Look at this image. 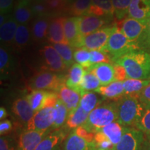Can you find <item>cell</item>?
I'll use <instances>...</instances> for the list:
<instances>
[{"label":"cell","instance_id":"obj_1","mask_svg":"<svg viewBox=\"0 0 150 150\" xmlns=\"http://www.w3.org/2000/svg\"><path fill=\"white\" fill-rule=\"evenodd\" d=\"M115 64L124 67L129 79L150 80V54L144 50H135L119 58Z\"/></svg>","mask_w":150,"mask_h":150},{"label":"cell","instance_id":"obj_2","mask_svg":"<svg viewBox=\"0 0 150 150\" xmlns=\"http://www.w3.org/2000/svg\"><path fill=\"white\" fill-rule=\"evenodd\" d=\"M116 104L117 121L125 127H135L145 110L139 97L124 95L117 99Z\"/></svg>","mask_w":150,"mask_h":150},{"label":"cell","instance_id":"obj_3","mask_svg":"<svg viewBox=\"0 0 150 150\" xmlns=\"http://www.w3.org/2000/svg\"><path fill=\"white\" fill-rule=\"evenodd\" d=\"M115 121H117L116 102L98 105L90 112L87 121L82 126L95 134L99 129Z\"/></svg>","mask_w":150,"mask_h":150},{"label":"cell","instance_id":"obj_4","mask_svg":"<svg viewBox=\"0 0 150 150\" xmlns=\"http://www.w3.org/2000/svg\"><path fill=\"white\" fill-rule=\"evenodd\" d=\"M67 78L63 75H58L55 72L46 70H40L36 72L29 82V86L32 91H53L57 93L61 86L65 85Z\"/></svg>","mask_w":150,"mask_h":150},{"label":"cell","instance_id":"obj_5","mask_svg":"<svg viewBox=\"0 0 150 150\" xmlns=\"http://www.w3.org/2000/svg\"><path fill=\"white\" fill-rule=\"evenodd\" d=\"M136 44L131 42L121 32L116 26L113 32L110 35L107 45L103 51L110 56L111 61L114 63L122 56L135 50H138Z\"/></svg>","mask_w":150,"mask_h":150},{"label":"cell","instance_id":"obj_6","mask_svg":"<svg viewBox=\"0 0 150 150\" xmlns=\"http://www.w3.org/2000/svg\"><path fill=\"white\" fill-rule=\"evenodd\" d=\"M116 26L102 28L98 31L83 38L81 47L87 50L103 51L107 45L110 35L113 32Z\"/></svg>","mask_w":150,"mask_h":150},{"label":"cell","instance_id":"obj_7","mask_svg":"<svg viewBox=\"0 0 150 150\" xmlns=\"http://www.w3.org/2000/svg\"><path fill=\"white\" fill-rule=\"evenodd\" d=\"M54 106H48L35 112L25 129L38 131H52V127L54 121Z\"/></svg>","mask_w":150,"mask_h":150},{"label":"cell","instance_id":"obj_8","mask_svg":"<svg viewBox=\"0 0 150 150\" xmlns=\"http://www.w3.org/2000/svg\"><path fill=\"white\" fill-rule=\"evenodd\" d=\"M26 98L35 112L48 106H55L59 97L55 92L36 90L31 92Z\"/></svg>","mask_w":150,"mask_h":150},{"label":"cell","instance_id":"obj_9","mask_svg":"<svg viewBox=\"0 0 150 150\" xmlns=\"http://www.w3.org/2000/svg\"><path fill=\"white\" fill-rule=\"evenodd\" d=\"M145 138V134L139 129L127 127L115 150H141Z\"/></svg>","mask_w":150,"mask_h":150},{"label":"cell","instance_id":"obj_10","mask_svg":"<svg viewBox=\"0 0 150 150\" xmlns=\"http://www.w3.org/2000/svg\"><path fill=\"white\" fill-rule=\"evenodd\" d=\"M117 27L129 40L138 46V43L145 33L147 25L134 18H128L123 20L120 24H118Z\"/></svg>","mask_w":150,"mask_h":150},{"label":"cell","instance_id":"obj_11","mask_svg":"<svg viewBox=\"0 0 150 150\" xmlns=\"http://www.w3.org/2000/svg\"><path fill=\"white\" fill-rule=\"evenodd\" d=\"M45 63V69L53 72H64L68 67L53 45H46L40 50Z\"/></svg>","mask_w":150,"mask_h":150},{"label":"cell","instance_id":"obj_12","mask_svg":"<svg viewBox=\"0 0 150 150\" xmlns=\"http://www.w3.org/2000/svg\"><path fill=\"white\" fill-rule=\"evenodd\" d=\"M51 131H38L25 129L19 136L16 150H35L43 138Z\"/></svg>","mask_w":150,"mask_h":150},{"label":"cell","instance_id":"obj_13","mask_svg":"<svg viewBox=\"0 0 150 150\" xmlns=\"http://www.w3.org/2000/svg\"><path fill=\"white\" fill-rule=\"evenodd\" d=\"M80 17H71L65 18L64 31L65 38L68 45L76 49L81 48L83 36L79 31Z\"/></svg>","mask_w":150,"mask_h":150},{"label":"cell","instance_id":"obj_14","mask_svg":"<svg viewBox=\"0 0 150 150\" xmlns=\"http://www.w3.org/2000/svg\"><path fill=\"white\" fill-rule=\"evenodd\" d=\"M67 132L68 131L63 127L52 131L43 138L35 150H59L68 136Z\"/></svg>","mask_w":150,"mask_h":150},{"label":"cell","instance_id":"obj_15","mask_svg":"<svg viewBox=\"0 0 150 150\" xmlns=\"http://www.w3.org/2000/svg\"><path fill=\"white\" fill-rule=\"evenodd\" d=\"M128 17L147 25L150 20V0H132Z\"/></svg>","mask_w":150,"mask_h":150},{"label":"cell","instance_id":"obj_16","mask_svg":"<svg viewBox=\"0 0 150 150\" xmlns=\"http://www.w3.org/2000/svg\"><path fill=\"white\" fill-rule=\"evenodd\" d=\"M106 18L91 14H86L80 17L79 31L82 36L84 37L102 29L106 23Z\"/></svg>","mask_w":150,"mask_h":150},{"label":"cell","instance_id":"obj_17","mask_svg":"<svg viewBox=\"0 0 150 150\" xmlns=\"http://www.w3.org/2000/svg\"><path fill=\"white\" fill-rule=\"evenodd\" d=\"M11 110L17 119L26 126L32 119L35 113L26 97L16 99L13 103Z\"/></svg>","mask_w":150,"mask_h":150},{"label":"cell","instance_id":"obj_18","mask_svg":"<svg viewBox=\"0 0 150 150\" xmlns=\"http://www.w3.org/2000/svg\"><path fill=\"white\" fill-rule=\"evenodd\" d=\"M86 70L93 73L99 80L102 86H107L115 81L114 66L109 63L93 65Z\"/></svg>","mask_w":150,"mask_h":150},{"label":"cell","instance_id":"obj_19","mask_svg":"<svg viewBox=\"0 0 150 150\" xmlns=\"http://www.w3.org/2000/svg\"><path fill=\"white\" fill-rule=\"evenodd\" d=\"M65 18L59 17V18L52 19L50 21L47 39L52 44H57V43L68 44L65 35Z\"/></svg>","mask_w":150,"mask_h":150},{"label":"cell","instance_id":"obj_20","mask_svg":"<svg viewBox=\"0 0 150 150\" xmlns=\"http://www.w3.org/2000/svg\"><path fill=\"white\" fill-rule=\"evenodd\" d=\"M85 72V69L81 65L76 63H74L70 67L68 76H67L66 82H65L66 86L71 89L77 91L81 95V96L86 93L81 88Z\"/></svg>","mask_w":150,"mask_h":150},{"label":"cell","instance_id":"obj_21","mask_svg":"<svg viewBox=\"0 0 150 150\" xmlns=\"http://www.w3.org/2000/svg\"><path fill=\"white\" fill-rule=\"evenodd\" d=\"M57 95L59 99L66 106L69 112L78 107L82 97L79 93L68 88L65 84L61 86L57 92Z\"/></svg>","mask_w":150,"mask_h":150},{"label":"cell","instance_id":"obj_22","mask_svg":"<svg viewBox=\"0 0 150 150\" xmlns=\"http://www.w3.org/2000/svg\"><path fill=\"white\" fill-rule=\"evenodd\" d=\"M86 14L112 18L115 11L111 0H92V4Z\"/></svg>","mask_w":150,"mask_h":150},{"label":"cell","instance_id":"obj_23","mask_svg":"<svg viewBox=\"0 0 150 150\" xmlns=\"http://www.w3.org/2000/svg\"><path fill=\"white\" fill-rule=\"evenodd\" d=\"M18 27V23L13 17L8 16L4 23L0 26L1 42L6 45L13 42Z\"/></svg>","mask_w":150,"mask_h":150},{"label":"cell","instance_id":"obj_24","mask_svg":"<svg viewBox=\"0 0 150 150\" xmlns=\"http://www.w3.org/2000/svg\"><path fill=\"white\" fill-rule=\"evenodd\" d=\"M127 127L124 126L118 121H115L107 126L103 127L98 131L102 132L105 136L107 137L114 145H117L122 139L124 133Z\"/></svg>","mask_w":150,"mask_h":150},{"label":"cell","instance_id":"obj_25","mask_svg":"<svg viewBox=\"0 0 150 150\" xmlns=\"http://www.w3.org/2000/svg\"><path fill=\"white\" fill-rule=\"evenodd\" d=\"M94 92L106 98L118 99L125 95L123 81H115L107 86H101Z\"/></svg>","mask_w":150,"mask_h":150},{"label":"cell","instance_id":"obj_26","mask_svg":"<svg viewBox=\"0 0 150 150\" xmlns=\"http://www.w3.org/2000/svg\"><path fill=\"white\" fill-rule=\"evenodd\" d=\"M50 21L45 16L38 17L33 22L31 28V35L36 42H42L48 36Z\"/></svg>","mask_w":150,"mask_h":150},{"label":"cell","instance_id":"obj_27","mask_svg":"<svg viewBox=\"0 0 150 150\" xmlns=\"http://www.w3.org/2000/svg\"><path fill=\"white\" fill-rule=\"evenodd\" d=\"M64 150H95L93 142L90 143L75 134L74 131L70 134L63 142Z\"/></svg>","mask_w":150,"mask_h":150},{"label":"cell","instance_id":"obj_28","mask_svg":"<svg viewBox=\"0 0 150 150\" xmlns=\"http://www.w3.org/2000/svg\"><path fill=\"white\" fill-rule=\"evenodd\" d=\"M33 13L29 5V0H20L14 10L13 18L17 23L26 25L30 21Z\"/></svg>","mask_w":150,"mask_h":150},{"label":"cell","instance_id":"obj_29","mask_svg":"<svg viewBox=\"0 0 150 150\" xmlns=\"http://www.w3.org/2000/svg\"><path fill=\"white\" fill-rule=\"evenodd\" d=\"M150 83V80H140L129 79L123 81L125 95H131L139 97L140 93Z\"/></svg>","mask_w":150,"mask_h":150},{"label":"cell","instance_id":"obj_30","mask_svg":"<svg viewBox=\"0 0 150 150\" xmlns=\"http://www.w3.org/2000/svg\"><path fill=\"white\" fill-rule=\"evenodd\" d=\"M88 115V112H86L79 105L77 108L69 112L66 121L67 128L74 129L79 127L82 126L87 121Z\"/></svg>","mask_w":150,"mask_h":150},{"label":"cell","instance_id":"obj_31","mask_svg":"<svg viewBox=\"0 0 150 150\" xmlns=\"http://www.w3.org/2000/svg\"><path fill=\"white\" fill-rule=\"evenodd\" d=\"M69 111L66 106L60 99H58L54 106V121L52 127V130L61 129L66 122Z\"/></svg>","mask_w":150,"mask_h":150},{"label":"cell","instance_id":"obj_32","mask_svg":"<svg viewBox=\"0 0 150 150\" xmlns=\"http://www.w3.org/2000/svg\"><path fill=\"white\" fill-rule=\"evenodd\" d=\"M31 38L29 27L24 24H19L14 38V44L18 49L24 48L27 45Z\"/></svg>","mask_w":150,"mask_h":150},{"label":"cell","instance_id":"obj_33","mask_svg":"<svg viewBox=\"0 0 150 150\" xmlns=\"http://www.w3.org/2000/svg\"><path fill=\"white\" fill-rule=\"evenodd\" d=\"M53 46L61 56L67 67H70L74 64V53H73L72 47L70 45L57 43V44H53Z\"/></svg>","mask_w":150,"mask_h":150},{"label":"cell","instance_id":"obj_34","mask_svg":"<svg viewBox=\"0 0 150 150\" xmlns=\"http://www.w3.org/2000/svg\"><path fill=\"white\" fill-rule=\"evenodd\" d=\"M99 105V99L95 92H86L82 95L79 106L86 112L90 113Z\"/></svg>","mask_w":150,"mask_h":150},{"label":"cell","instance_id":"obj_35","mask_svg":"<svg viewBox=\"0 0 150 150\" xmlns=\"http://www.w3.org/2000/svg\"><path fill=\"white\" fill-rule=\"evenodd\" d=\"M101 86L102 85H101L100 81L97 76L93 73L86 70L85 74H84L83 81L81 85V88L84 93L93 91H95Z\"/></svg>","mask_w":150,"mask_h":150},{"label":"cell","instance_id":"obj_36","mask_svg":"<svg viewBox=\"0 0 150 150\" xmlns=\"http://www.w3.org/2000/svg\"><path fill=\"white\" fill-rule=\"evenodd\" d=\"M93 145L95 150H115L116 147L100 131L95 134Z\"/></svg>","mask_w":150,"mask_h":150},{"label":"cell","instance_id":"obj_37","mask_svg":"<svg viewBox=\"0 0 150 150\" xmlns=\"http://www.w3.org/2000/svg\"><path fill=\"white\" fill-rule=\"evenodd\" d=\"M131 1L132 0H111L115 11L114 16L117 20H123L129 14Z\"/></svg>","mask_w":150,"mask_h":150},{"label":"cell","instance_id":"obj_38","mask_svg":"<svg viewBox=\"0 0 150 150\" xmlns=\"http://www.w3.org/2000/svg\"><path fill=\"white\" fill-rule=\"evenodd\" d=\"M74 59L76 63L81 65L86 70L91 66V51L87 49L84 47L76 49L74 52Z\"/></svg>","mask_w":150,"mask_h":150},{"label":"cell","instance_id":"obj_39","mask_svg":"<svg viewBox=\"0 0 150 150\" xmlns=\"http://www.w3.org/2000/svg\"><path fill=\"white\" fill-rule=\"evenodd\" d=\"M92 0H75L70 7V13L75 17H81L87 13Z\"/></svg>","mask_w":150,"mask_h":150},{"label":"cell","instance_id":"obj_40","mask_svg":"<svg viewBox=\"0 0 150 150\" xmlns=\"http://www.w3.org/2000/svg\"><path fill=\"white\" fill-rule=\"evenodd\" d=\"M135 128L142 131L145 135L150 134V108H145L143 114Z\"/></svg>","mask_w":150,"mask_h":150},{"label":"cell","instance_id":"obj_41","mask_svg":"<svg viewBox=\"0 0 150 150\" xmlns=\"http://www.w3.org/2000/svg\"><path fill=\"white\" fill-rule=\"evenodd\" d=\"M11 56L8 52L2 46L0 48V70L1 74H4L8 72L11 66Z\"/></svg>","mask_w":150,"mask_h":150},{"label":"cell","instance_id":"obj_42","mask_svg":"<svg viewBox=\"0 0 150 150\" xmlns=\"http://www.w3.org/2000/svg\"><path fill=\"white\" fill-rule=\"evenodd\" d=\"M111 61L110 56L104 51L92 50L91 51V65L101 63H109Z\"/></svg>","mask_w":150,"mask_h":150},{"label":"cell","instance_id":"obj_43","mask_svg":"<svg viewBox=\"0 0 150 150\" xmlns=\"http://www.w3.org/2000/svg\"><path fill=\"white\" fill-rule=\"evenodd\" d=\"M18 141L14 138L8 135L1 136L0 138V150H16Z\"/></svg>","mask_w":150,"mask_h":150},{"label":"cell","instance_id":"obj_44","mask_svg":"<svg viewBox=\"0 0 150 150\" xmlns=\"http://www.w3.org/2000/svg\"><path fill=\"white\" fill-rule=\"evenodd\" d=\"M74 131L76 135H78L79 136L86 140L87 142H90V143H92L93 142L94 138H95V134L89 131L83 126H80L74 129Z\"/></svg>","mask_w":150,"mask_h":150},{"label":"cell","instance_id":"obj_45","mask_svg":"<svg viewBox=\"0 0 150 150\" xmlns=\"http://www.w3.org/2000/svg\"><path fill=\"white\" fill-rule=\"evenodd\" d=\"M31 6V5H30ZM31 8L32 10V12L34 16H37L38 17L44 16V15L47 11L48 8L46 4H43L42 1H38V2L33 3L31 6Z\"/></svg>","mask_w":150,"mask_h":150},{"label":"cell","instance_id":"obj_46","mask_svg":"<svg viewBox=\"0 0 150 150\" xmlns=\"http://www.w3.org/2000/svg\"><path fill=\"white\" fill-rule=\"evenodd\" d=\"M139 100L144 107L150 108V83L140 93Z\"/></svg>","mask_w":150,"mask_h":150},{"label":"cell","instance_id":"obj_47","mask_svg":"<svg viewBox=\"0 0 150 150\" xmlns=\"http://www.w3.org/2000/svg\"><path fill=\"white\" fill-rule=\"evenodd\" d=\"M140 46L150 49V20L148 22L147 27H146L145 33H144L139 42L138 43V48H140Z\"/></svg>","mask_w":150,"mask_h":150},{"label":"cell","instance_id":"obj_48","mask_svg":"<svg viewBox=\"0 0 150 150\" xmlns=\"http://www.w3.org/2000/svg\"><path fill=\"white\" fill-rule=\"evenodd\" d=\"M114 70H115V81H124L128 79L127 72L124 67L120 65L115 64L114 63Z\"/></svg>","mask_w":150,"mask_h":150},{"label":"cell","instance_id":"obj_49","mask_svg":"<svg viewBox=\"0 0 150 150\" xmlns=\"http://www.w3.org/2000/svg\"><path fill=\"white\" fill-rule=\"evenodd\" d=\"M13 129V125L9 120H4L0 123V134L6 136L11 132Z\"/></svg>","mask_w":150,"mask_h":150},{"label":"cell","instance_id":"obj_50","mask_svg":"<svg viewBox=\"0 0 150 150\" xmlns=\"http://www.w3.org/2000/svg\"><path fill=\"white\" fill-rule=\"evenodd\" d=\"M48 9L52 11H58L61 9L64 6V0H48L46 2Z\"/></svg>","mask_w":150,"mask_h":150},{"label":"cell","instance_id":"obj_51","mask_svg":"<svg viewBox=\"0 0 150 150\" xmlns=\"http://www.w3.org/2000/svg\"><path fill=\"white\" fill-rule=\"evenodd\" d=\"M14 0H0V12L1 14L6 15L12 8Z\"/></svg>","mask_w":150,"mask_h":150},{"label":"cell","instance_id":"obj_52","mask_svg":"<svg viewBox=\"0 0 150 150\" xmlns=\"http://www.w3.org/2000/svg\"><path fill=\"white\" fill-rule=\"evenodd\" d=\"M142 149L150 150V134L145 135V141H144L143 146H142Z\"/></svg>","mask_w":150,"mask_h":150},{"label":"cell","instance_id":"obj_53","mask_svg":"<svg viewBox=\"0 0 150 150\" xmlns=\"http://www.w3.org/2000/svg\"><path fill=\"white\" fill-rule=\"evenodd\" d=\"M7 115H8V113H7L6 108L1 106V107L0 108V120H1V121L5 120V118L7 117Z\"/></svg>","mask_w":150,"mask_h":150},{"label":"cell","instance_id":"obj_54","mask_svg":"<svg viewBox=\"0 0 150 150\" xmlns=\"http://www.w3.org/2000/svg\"><path fill=\"white\" fill-rule=\"evenodd\" d=\"M40 1H44V2H46V1H48V0H40Z\"/></svg>","mask_w":150,"mask_h":150}]
</instances>
